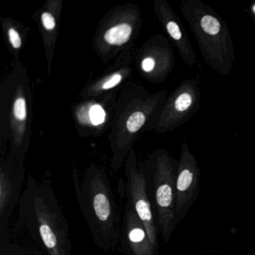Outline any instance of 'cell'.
<instances>
[{
  "instance_id": "cell-4",
  "label": "cell",
  "mask_w": 255,
  "mask_h": 255,
  "mask_svg": "<svg viewBox=\"0 0 255 255\" xmlns=\"http://www.w3.org/2000/svg\"><path fill=\"white\" fill-rule=\"evenodd\" d=\"M19 219L49 255H73L68 221L54 191L30 174L19 201Z\"/></svg>"
},
{
  "instance_id": "cell-2",
  "label": "cell",
  "mask_w": 255,
  "mask_h": 255,
  "mask_svg": "<svg viewBox=\"0 0 255 255\" xmlns=\"http://www.w3.org/2000/svg\"><path fill=\"white\" fill-rule=\"evenodd\" d=\"M168 95L165 90L150 93L136 83L121 91L108 136L112 169L122 168L139 135L149 131Z\"/></svg>"
},
{
  "instance_id": "cell-1",
  "label": "cell",
  "mask_w": 255,
  "mask_h": 255,
  "mask_svg": "<svg viewBox=\"0 0 255 255\" xmlns=\"http://www.w3.org/2000/svg\"><path fill=\"white\" fill-rule=\"evenodd\" d=\"M32 90L26 67L13 59L0 86V154L23 165L32 138Z\"/></svg>"
},
{
  "instance_id": "cell-20",
  "label": "cell",
  "mask_w": 255,
  "mask_h": 255,
  "mask_svg": "<svg viewBox=\"0 0 255 255\" xmlns=\"http://www.w3.org/2000/svg\"><path fill=\"white\" fill-rule=\"evenodd\" d=\"M255 255V253L249 254V255Z\"/></svg>"
},
{
  "instance_id": "cell-14",
  "label": "cell",
  "mask_w": 255,
  "mask_h": 255,
  "mask_svg": "<svg viewBox=\"0 0 255 255\" xmlns=\"http://www.w3.org/2000/svg\"><path fill=\"white\" fill-rule=\"evenodd\" d=\"M134 66L135 52L131 49L118 56L114 63L102 75L88 83L79 96L82 100L92 99L118 92L130 78Z\"/></svg>"
},
{
  "instance_id": "cell-21",
  "label": "cell",
  "mask_w": 255,
  "mask_h": 255,
  "mask_svg": "<svg viewBox=\"0 0 255 255\" xmlns=\"http://www.w3.org/2000/svg\"><path fill=\"white\" fill-rule=\"evenodd\" d=\"M253 17L254 20H255V17Z\"/></svg>"
},
{
  "instance_id": "cell-11",
  "label": "cell",
  "mask_w": 255,
  "mask_h": 255,
  "mask_svg": "<svg viewBox=\"0 0 255 255\" xmlns=\"http://www.w3.org/2000/svg\"><path fill=\"white\" fill-rule=\"evenodd\" d=\"M118 92L92 99L82 100L73 108L77 133L81 137H99L110 132Z\"/></svg>"
},
{
  "instance_id": "cell-5",
  "label": "cell",
  "mask_w": 255,
  "mask_h": 255,
  "mask_svg": "<svg viewBox=\"0 0 255 255\" xmlns=\"http://www.w3.org/2000/svg\"><path fill=\"white\" fill-rule=\"evenodd\" d=\"M180 8L206 63L217 74L228 76L232 71L235 53L225 20L201 0H182Z\"/></svg>"
},
{
  "instance_id": "cell-18",
  "label": "cell",
  "mask_w": 255,
  "mask_h": 255,
  "mask_svg": "<svg viewBox=\"0 0 255 255\" xmlns=\"http://www.w3.org/2000/svg\"><path fill=\"white\" fill-rule=\"evenodd\" d=\"M4 41L13 59H20V53L24 49L30 29L13 17L0 18Z\"/></svg>"
},
{
  "instance_id": "cell-3",
  "label": "cell",
  "mask_w": 255,
  "mask_h": 255,
  "mask_svg": "<svg viewBox=\"0 0 255 255\" xmlns=\"http://www.w3.org/2000/svg\"><path fill=\"white\" fill-rule=\"evenodd\" d=\"M74 191L95 246L102 250L116 249L120 240V216L106 169L92 164L81 180L73 169Z\"/></svg>"
},
{
  "instance_id": "cell-9",
  "label": "cell",
  "mask_w": 255,
  "mask_h": 255,
  "mask_svg": "<svg viewBox=\"0 0 255 255\" xmlns=\"http://www.w3.org/2000/svg\"><path fill=\"white\" fill-rule=\"evenodd\" d=\"M124 165L128 201L142 222L152 244L157 248L158 228L147 195L144 165L138 162L134 149L129 152Z\"/></svg>"
},
{
  "instance_id": "cell-16",
  "label": "cell",
  "mask_w": 255,
  "mask_h": 255,
  "mask_svg": "<svg viewBox=\"0 0 255 255\" xmlns=\"http://www.w3.org/2000/svg\"><path fill=\"white\" fill-rule=\"evenodd\" d=\"M62 8V0H47L34 14V20L38 25L42 39L49 77L51 74L52 64L59 38Z\"/></svg>"
},
{
  "instance_id": "cell-7",
  "label": "cell",
  "mask_w": 255,
  "mask_h": 255,
  "mask_svg": "<svg viewBox=\"0 0 255 255\" xmlns=\"http://www.w3.org/2000/svg\"><path fill=\"white\" fill-rule=\"evenodd\" d=\"M142 23L141 11L135 4L118 5L100 20L93 37L97 56L108 64L132 49Z\"/></svg>"
},
{
  "instance_id": "cell-13",
  "label": "cell",
  "mask_w": 255,
  "mask_h": 255,
  "mask_svg": "<svg viewBox=\"0 0 255 255\" xmlns=\"http://www.w3.org/2000/svg\"><path fill=\"white\" fill-rule=\"evenodd\" d=\"M25 177V166L12 158H0V237H7V226L14 207L20 201V194Z\"/></svg>"
},
{
  "instance_id": "cell-6",
  "label": "cell",
  "mask_w": 255,
  "mask_h": 255,
  "mask_svg": "<svg viewBox=\"0 0 255 255\" xmlns=\"http://www.w3.org/2000/svg\"><path fill=\"white\" fill-rule=\"evenodd\" d=\"M178 162L165 149H156L144 164L147 192L158 230L168 243L175 228V181Z\"/></svg>"
},
{
  "instance_id": "cell-19",
  "label": "cell",
  "mask_w": 255,
  "mask_h": 255,
  "mask_svg": "<svg viewBox=\"0 0 255 255\" xmlns=\"http://www.w3.org/2000/svg\"><path fill=\"white\" fill-rule=\"evenodd\" d=\"M252 13H253V14H254V15L252 16V17H255V5H254L253 6H252Z\"/></svg>"
},
{
  "instance_id": "cell-15",
  "label": "cell",
  "mask_w": 255,
  "mask_h": 255,
  "mask_svg": "<svg viewBox=\"0 0 255 255\" xmlns=\"http://www.w3.org/2000/svg\"><path fill=\"white\" fill-rule=\"evenodd\" d=\"M153 10L158 21L177 48L182 60L187 66L194 68L198 59L180 17L167 0H154Z\"/></svg>"
},
{
  "instance_id": "cell-8",
  "label": "cell",
  "mask_w": 255,
  "mask_h": 255,
  "mask_svg": "<svg viewBox=\"0 0 255 255\" xmlns=\"http://www.w3.org/2000/svg\"><path fill=\"white\" fill-rule=\"evenodd\" d=\"M199 74L183 80L167 97L149 131L166 133L189 122L201 108Z\"/></svg>"
},
{
  "instance_id": "cell-12",
  "label": "cell",
  "mask_w": 255,
  "mask_h": 255,
  "mask_svg": "<svg viewBox=\"0 0 255 255\" xmlns=\"http://www.w3.org/2000/svg\"><path fill=\"white\" fill-rule=\"evenodd\" d=\"M201 170L196 157L185 141L181 144L175 181V221L181 222L200 192Z\"/></svg>"
},
{
  "instance_id": "cell-10",
  "label": "cell",
  "mask_w": 255,
  "mask_h": 255,
  "mask_svg": "<svg viewBox=\"0 0 255 255\" xmlns=\"http://www.w3.org/2000/svg\"><path fill=\"white\" fill-rule=\"evenodd\" d=\"M174 62L172 46L162 35L149 38L135 53V66L140 77L155 84L166 80L174 68Z\"/></svg>"
},
{
  "instance_id": "cell-17",
  "label": "cell",
  "mask_w": 255,
  "mask_h": 255,
  "mask_svg": "<svg viewBox=\"0 0 255 255\" xmlns=\"http://www.w3.org/2000/svg\"><path fill=\"white\" fill-rule=\"evenodd\" d=\"M120 240L127 255H158L157 248L152 244L142 222L128 201L124 211Z\"/></svg>"
}]
</instances>
